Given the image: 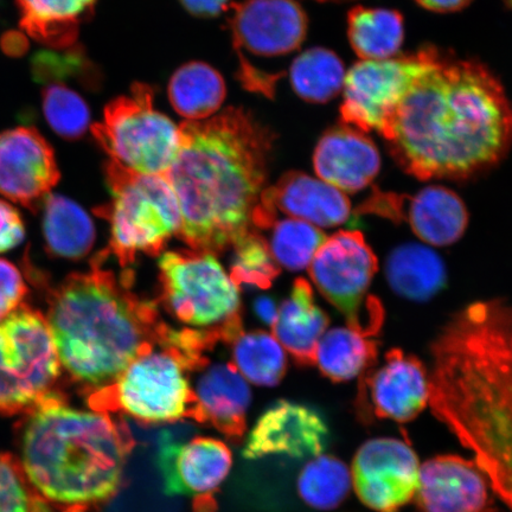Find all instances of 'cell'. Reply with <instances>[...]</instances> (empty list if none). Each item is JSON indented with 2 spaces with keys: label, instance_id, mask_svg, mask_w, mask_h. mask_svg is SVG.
Segmentation results:
<instances>
[{
  "label": "cell",
  "instance_id": "obj_1",
  "mask_svg": "<svg viewBox=\"0 0 512 512\" xmlns=\"http://www.w3.org/2000/svg\"><path fill=\"white\" fill-rule=\"evenodd\" d=\"M422 66L381 136L401 168L421 181L469 179L512 145V106L490 70L422 49Z\"/></svg>",
  "mask_w": 512,
  "mask_h": 512
},
{
  "label": "cell",
  "instance_id": "obj_2",
  "mask_svg": "<svg viewBox=\"0 0 512 512\" xmlns=\"http://www.w3.org/2000/svg\"><path fill=\"white\" fill-rule=\"evenodd\" d=\"M430 403L512 512V303L479 300L431 344Z\"/></svg>",
  "mask_w": 512,
  "mask_h": 512
},
{
  "label": "cell",
  "instance_id": "obj_3",
  "mask_svg": "<svg viewBox=\"0 0 512 512\" xmlns=\"http://www.w3.org/2000/svg\"><path fill=\"white\" fill-rule=\"evenodd\" d=\"M179 133L178 155L163 175L181 210L178 236L192 251L224 252L254 230L273 134L242 108L184 121Z\"/></svg>",
  "mask_w": 512,
  "mask_h": 512
},
{
  "label": "cell",
  "instance_id": "obj_4",
  "mask_svg": "<svg viewBox=\"0 0 512 512\" xmlns=\"http://www.w3.org/2000/svg\"><path fill=\"white\" fill-rule=\"evenodd\" d=\"M68 275L49 291L47 320L62 367L87 394L107 386L162 345L171 328L155 304L132 291L133 272L117 278L101 267Z\"/></svg>",
  "mask_w": 512,
  "mask_h": 512
},
{
  "label": "cell",
  "instance_id": "obj_5",
  "mask_svg": "<svg viewBox=\"0 0 512 512\" xmlns=\"http://www.w3.org/2000/svg\"><path fill=\"white\" fill-rule=\"evenodd\" d=\"M17 459L48 512H86L120 489L134 440L110 414L79 411L56 392L16 425Z\"/></svg>",
  "mask_w": 512,
  "mask_h": 512
},
{
  "label": "cell",
  "instance_id": "obj_6",
  "mask_svg": "<svg viewBox=\"0 0 512 512\" xmlns=\"http://www.w3.org/2000/svg\"><path fill=\"white\" fill-rule=\"evenodd\" d=\"M105 171L112 203L98 211L111 222L108 252L124 268L134 264L138 253L159 256L182 226L177 196L168 179L138 174L113 160H108Z\"/></svg>",
  "mask_w": 512,
  "mask_h": 512
},
{
  "label": "cell",
  "instance_id": "obj_7",
  "mask_svg": "<svg viewBox=\"0 0 512 512\" xmlns=\"http://www.w3.org/2000/svg\"><path fill=\"white\" fill-rule=\"evenodd\" d=\"M62 364L48 320L22 305L0 322V415H24L59 390Z\"/></svg>",
  "mask_w": 512,
  "mask_h": 512
},
{
  "label": "cell",
  "instance_id": "obj_8",
  "mask_svg": "<svg viewBox=\"0 0 512 512\" xmlns=\"http://www.w3.org/2000/svg\"><path fill=\"white\" fill-rule=\"evenodd\" d=\"M150 86L134 83L130 94L105 107L93 136L110 160L144 175H165L181 144L179 126L156 110Z\"/></svg>",
  "mask_w": 512,
  "mask_h": 512
},
{
  "label": "cell",
  "instance_id": "obj_9",
  "mask_svg": "<svg viewBox=\"0 0 512 512\" xmlns=\"http://www.w3.org/2000/svg\"><path fill=\"white\" fill-rule=\"evenodd\" d=\"M139 356L110 386L87 394L94 412H121L144 424L189 418L194 392L183 358L170 347Z\"/></svg>",
  "mask_w": 512,
  "mask_h": 512
},
{
  "label": "cell",
  "instance_id": "obj_10",
  "mask_svg": "<svg viewBox=\"0 0 512 512\" xmlns=\"http://www.w3.org/2000/svg\"><path fill=\"white\" fill-rule=\"evenodd\" d=\"M379 268L376 255L357 230H341L326 239L309 266L318 291L343 313L349 329L364 337L379 335L384 310L369 288Z\"/></svg>",
  "mask_w": 512,
  "mask_h": 512
},
{
  "label": "cell",
  "instance_id": "obj_11",
  "mask_svg": "<svg viewBox=\"0 0 512 512\" xmlns=\"http://www.w3.org/2000/svg\"><path fill=\"white\" fill-rule=\"evenodd\" d=\"M158 267L160 300L179 322L206 330L241 317L239 287L214 254L166 252Z\"/></svg>",
  "mask_w": 512,
  "mask_h": 512
},
{
  "label": "cell",
  "instance_id": "obj_12",
  "mask_svg": "<svg viewBox=\"0 0 512 512\" xmlns=\"http://www.w3.org/2000/svg\"><path fill=\"white\" fill-rule=\"evenodd\" d=\"M419 458L411 445L395 438L366 441L352 460L356 495L374 512H399L415 498Z\"/></svg>",
  "mask_w": 512,
  "mask_h": 512
},
{
  "label": "cell",
  "instance_id": "obj_13",
  "mask_svg": "<svg viewBox=\"0 0 512 512\" xmlns=\"http://www.w3.org/2000/svg\"><path fill=\"white\" fill-rule=\"evenodd\" d=\"M421 66V50L414 55L356 63L345 75L343 124L364 133H381Z\"/></svg>",
  "mask_w": 512,
  "mask_h": 512
},
{
  "label": "cell",
  "instance_id": "obj_14",
  "mask_svg": "<svg viewBox=\"0 0 512 512\" xmlns=\"http://www.w3.org/2000/svg\"><path fill=\"white\" fill-rule=\"evenodd\" d=\"M430 401V374L418 357L392 349L383 366L360 376L356 399L358 416L369 424L389 419L400 424L418 418Z\"/></svg>",
  "mask_w": 512,
  "mask_h": 512
},
{
  "label": "cell",
  "instance_id": "obj_15",
  "mask_svg": "<svg viewBox=\"0 0 512 512\" xmlns=\"http://www.w3.org/2000/svg\"><path fill=\"white\" fill-rule=\"evenodd\" d=\"M157 464L166 495L194 498L196 512H214L213 495L232 470L233 454L221 440L197 437L179 443L164 435Z\"/></svg>",
  "mask_w": 512,
  "mask_h": 512
},
{
  "label": "cell",
  "instance_id": "obj_16",
  "mask_svg": "<svg viewBox=\"0 0 512 512\" xmlns=\"http://www.w3.org/2000/svg\"><path fill=\"white\" fill-rule=\"evenodd\" d=\"M60 178L53 146L35 127L0 133V195L36 211Z\"/></svg>",
  "mask_w": 512,
  "mask_h": 512
},
{
  "label": "cell",
  "instance_id": "obj_17",
  "mask_svg": "<svg viewBox=\"0 0 512 512\" xmlns=\"http://www.w3.org/2000/svg\"><path fill=\"white\" fill-rule=\"evenodd\" d=\"M329 438V426L316 409L280 400L255 422L243 447L242 457L247 460L270 456L312 459L323 454Z\"/></svg>",
  "mask_w": 512,
  "mask_h": 512
},
{
  "label": "cell",
  "instance_id": "obj_18",
  "mask_svg": "<svg viewBox=\"0 0 512 512\" xmlns=\"http://www.w3.org/2000/svg\"><path fill=\"white\" fill-rule=\"evenodd\" d=\"M283 213L320 228L341 226L350 219L351 204L343 191L322 179L291 171L267 188L253 217V229L264 232Z\"/></svg>",
  "mask_w": 512,
  "mask_h": 512
},
{
  "label": "cell",
  "instance_id": "obj_19",
  "mask_svg": "<svg viewBox=\"0 0 512 512\" xmlns=\"http://www.w3.org/2000/svg\"><path fill=\"white\" fill-rule=\"evenodd\" d=\"M495 496L475 460L443 454L420 466L415 495L420 512H499Z\"/></svg>",
  "mask_w": 512,
  "mask_h": 512
},
{
  "label": "cell",
  "instance_id": "obj_20",
  "mask_svg": "<svg viewBox=\"0 0 512 512\" xmlns=\"http://www.w3.org/2000/svg\"><path fill=\"white\" fill-rule=\"evenodd\" d=\"M230 9L236 47L248 53L260 57L290 54L305 40L307 17L296 0H245Z\"/></svg>",
  "mask_w": 512,
  "mask_h": 512
},
{
  "label": "cell",
  "instance_id": "obj_21",
  "mask_svg": "<svg viewBox=\"0 0 512 512\" xmlns=\"http://www.w3.org/2000/svg\"><path fill=\"white\" fill-rule=\"evenodd\" d=\"M313 166L322 181L352 194L367 188L379 175L381 156L366 133L343 124L320 138Z\"/></svg>",
  "mask_w": 512,
  "mask_h": 512
},
{
  "label": "cell",
  "instance_id": "obj_22",
  "mask_svg": "<svg viewBox=\"0 0 512 512\" xmlns=\"http://www.w3.org/2000/svg\"><path fill=\"white\" fill-rule=\"evenodd\" d=\"M189 419L208 424L235 443L247 430L251 389L233 363H217L196 383Z\"/></svg>",
  "mask_w": 512,
  "mask_h": 512
},
{
  "label": "cell",
  "instance_id": "obj_23",
  "mask_svg": "<svg viewBox=\"0 0 512 512\" xmlns=\"http://www.w3.org/2000/svg\"><path fill=\"white\" fill-rule=\"evenodd\" d=\"M402 221L428 245L445 247L463 238L469 211L456 192L431 185L413 197L399 196L395 222Z\"/></svg>",
  "mask_w": 512,
  "mask_h": 512
},
{
  "label": "cell",
  "instance_id": "obj_24",
  "mask_svg": "<svg viewBox=\"0 0 512 512\" xmlns=\"http://www.w3.org/2000/svg\"><path fill=\"white\" fill-rule=\"evenodd\" d=\"M329 323V317L316 303L309 281L298 278L290 297L281 305L272 329L274 338L290 352L294 361L309 367L316 363L318 343Z\"/></svg>",
  "mask_w": 512,
  "mask_h": 512
},
{
  "label": "cell",
  "instance_id": "obj_25",
  "mask_svg": "<svg viewBox=\"0 0 512 512\" xmlns=\"http://www.w3.org/2000/svg\"><path fill=\"white\" fill-rule=\"evenodd\" d=\"M98 0H16L19 25L29 37L55 50L75 47L80 23Z\"/></svg>",
  "mask_w": 512,
  "mask_h": 512
},
{
  "label": "cell",
  "instance_id": "obj_26",
  "mask_svg": "<svg viewBox=\"0 0 512 512\" xmlns=\"http://www.w3.org/2000/svg\"><path fill=\"white\" fill-rule=\"evenodd\" d=\"M386 275L392 290L413 302H427L444 290L447 280L444 261L418 243L395 248L388 256Z\"/></svg>",
  "mask_w": 512,
  "mask_h": 512
},
{
  "label": "cell",
  "instance_id": "obj_27",
  "mask_svg": "<svg viewBox=\"0 0 512 512\" xmlns=\"http://www.w3.org/2000/svg\"><path fill=\"white\" fill-rule=\"evenodd\" d=\"M41 209L44 241L51 255L80 260L92 251L94 223L78 203L66 196L50 194Z\"/></svg>",
  "mask_w": 512,
  "mask_h": 512
},
{
  "label": "cell",
  "instance_id": "obj_28",
  "mask_svg": "<svg viewBox=\"0 0 512 512\" xmlns=\"http://www.w3.org/2000/svg\"><path fill=\"white\" fill-rule=\"evenodd\" d=\"M169 99L175 111L187 121L214 117L226 99V83L216 69L203 62L184 64L172 75Z\"/></svg>",
  "mask_w": 512,
  "mask_h": 512
},
{
  "label": "cell",
  "instance_id": "obj_29",
  "mask_svg": "<svg viewBox=\"0 0 512 512\" xmlns=\"http://www.w3.org/2000/svg\"><path fill=\"white\" fill-rule=\"evenodd\" d=\"M352 49L362 61L393 59L405 38V24L399 11L356 6L348 15Z\"/></svg>",
  "mask_w": 512,
  "mask_h": 512
},
{
  "label": "cell",
  "instance_id": "obj_30",
  "mask_svg": "<svg viewBox=\"0 0 512 512\" xmlns=\"http://www.w3.org/2000/svg\"><path fill=\"white\" fill-rule=\"evenodd\" d=\"M379 344L358 332L336 328L326 332L318 343L316 363L332 382H347L374 370Z\"/></svg>",
  "mask_w": 512,
  "mask_h": 512
},
{
  "label": "cell",
  "instance_id": "obj_31",
  "mask_svg": "<svg viewBox=\"0 0 512 512\" xmlns=\"http://www.w3.org/2000/svg\"><path fill=\"white\" fill-rule=\"evenodd\" d=\"M345 69L341 59L329 49L304 51L292 63L290 79L293 91L312 104H325L343 91Z\"/></svg>",
  "mask_w": 512,
  "mask_h": 512
},
{
  "label": "cell",
  "instance_id": "obj_32",
  "mask_svg": "<svg viewBox=\"0 0 512 512\" xmlns=\"http://www.w3.org/2000/svg\"><path fill=\"white\" fill-rule=\"evenodd\" d=\"M351 483V472L341 459L320 454L310 459L300 471L297 491L310 508L332 511L347 501Z\"/></svg>",
  "mask_w": 512,
  "mask_h": 512
},
{
  "label": "cell",
  "instance_id": "obj_33",
  "mask_svg": "<svg viewBox=\"0 0 512 512\" xmlns=\"http://www.w3.org/2000/svg\"><path fill=\"white\" fill-rule=\"evenodd\" d=\"M230 345L235 368L249 382L274 387L284 379L286 355L274 336L265 331H242Z\"/></svg>",
  "mask_w": 512,
  "mask_h": 512
},
{
  "label": "cell",
  "instance_id": "obj_34",
  "mask_svg": "<svg viewBox=\"0 0 512 512\" xmlns=\"http://www.w3.org/2000/svg\"><path fill=\"white\" fill-rule=\"evenodd\" d=\"M267 230H271V238L265 239L274 260L290 271L309 267L328 239L318 227L296 219L277 220Z\"/></svg>",
  "mask_w": 512,
  "mask_h": 512
},
{
  "label": "cell",
  "instance_id": "obj_35",
  "mask_svg": "<svg viewBox=\"0 0 512 512\" xmlns=\"http://www.w3.org/2000/svg\"><path fill=\"white\" fill-rule=\"evenodd\" d=\"M235 254L230 279L238 287L267 290L280 275V266L268 248L265 236L249 232L234 245Z\"/></svg>",
  "mask_w": 512,
  "mask_h": 512
},
{
  "label": "cell",
  "instance_id": "obj_36",
  "mask_svg": "<svg viewBox=\"0 0 512 512\" xmlns=\"http://www.w3.org/2000/svg\"><path fill=\"white\" fill-rule=\"evenodd\" d=\"M42 110L56 134L66 140H78L91 127V111L81 96L55 83L42 91Z\"/></svg>",
  "mask_w": 512,
  "mask_h": 512
},
{
  "label": "cell",
  "instance_id": "obj_37",
  "mask_svg": "<svg viewBox=\"0 0 512 512\" xmlns=\"http://www.w3.org/2000/svg\"><path fill=\"white\" fill-rule=\"evenodd\" d=\"M0 512H48L31 490L14 454L0 452Z\"/></svg>",
  "mask_w": 512,
  "mask_h": 512
},
{
  "label": "cell",
  "instance_id": "obj_38",
  "mask_svg": "<svg viewBox=\"0 0 512 512\" xmlns=\"http://www.w3.org/2000/svg\"><path fill=\"white\" fill-rule=\"evenodd\" d=\"M30 66L32 78L48 86L82 75L87 64L81 49L73 47L67 50L38 51L32 56Z\"/></svg>",
  "mask_w": 512,
  "mask_h": 512
},
{
  "label": "cell",
  "instance_id": "obj_39",
  "mask_svg": "<svg viewBox=\"0 0 512 512\" xmlns=\"http://www.w3.org/2000/svg\"><path fill=\"white\" fill-rule=\"evenodd\" d=\"M29 288L12 262L0 259V322L24 305Z\"/></svg>",
  "mask_w": 512,
  "mask_h": 512
},
{
  "label": "cell",
  "instance_id": "obj_40",
  "mask_svg": "<svg viewBox=\"0 0 512 512\" xmlns=\"http://www.w3.org/2000/svg\"><path fill=\"white\" fill-rule=\"evenodd\" d=\"M25 238V226L19 211L0 200V253L16 248Z\"/></svg>",
  "mask_w": 512,
  "mask_h": 512
},
{
  "label": "cell",
  "instance_id": "obj_41",
  "mask_svg": "<svg viewBox=\"0 0 512 512\" xmlns=\"http://www.w3.org/2000/svg\"><path fill=\"white\" fill-rule=\"evenodd\" d=\"M181 3L190 14L209 18L219 16L228 10L229 0H181Z\"/></svg>",
  "mask_w": 512,
  "mask_h": 512
},
{
  "label": "cell",
  "instance_id": "obj_42",
  "mask_svg": "<svg viewBox=\"0 0 512 512\" xmlns=\"http://www.w3.org/2000/svg\"><path fill=\"white\" fill-rule=\"evenodd\" d=\"M0 48H2L5 55L10 57H22L27 54L29 40L21 31H6L3 36L0 37Z\"/></svg>",
  "mask_w": 512,
  "mask_h": 512
},
{
  "label": "cell",
  "instance_id": "obj_43",
  "mask_svg": "<svg viewBox=\"0 0 512 512\" xmlns=\"http://www.w3.org/2000/svg\"><path fill=\"white\" fill-rule=\"evenodd\" d=\"M422 8L441 14L457 12L466 8L472 0H415Z\"/></svg>",
  "mask_w": 512,
  "mask_h": 512
},
{
  "label": "cell",
  "instance_id": "obj_44",
  "mask_svg": "<svg viewBox=\"0 0 512 512\" xmlns=\"http://www.w3.org/2000/svg\"><path fill=\"white\" fill-rule=\"evenodd\" d=\"M254 310L262 322L273 326L277 322L278 309L277 304L270 297H259L254 302Z\"/></svg>",
  "mask_w": 512,
  "mask_h": 512
},
{
  "label": "cell",
  "instance_id": "obj_45",
  "mask_svg": "<svg viewBox=\"0 0 512 512\" xmlns=\"http://www.w3.org/2000/svg\"><path fill=\"white\" fill-rule=\"evenodd\" d=\"M317 2L344 3V2H350V0H317Z\"/></svg>",
  "mask_w": 512,
  "mask_h": 512
},
{
  "label": "cell",
  "instance_id": "obj_46",
  "mask_svg": "<svg viewBox=\"0 0 512 512\" xmlns=\"http://www.w3.org/2000/svg\"><path fill=\"white\" fill-rule=\"evenodd\" d=\"M508 2H509V3L511 4V6H512V0H508Z\"/></svg>",
  "mask_w": 512,
  "mask_h": 512
}]
</instances>
